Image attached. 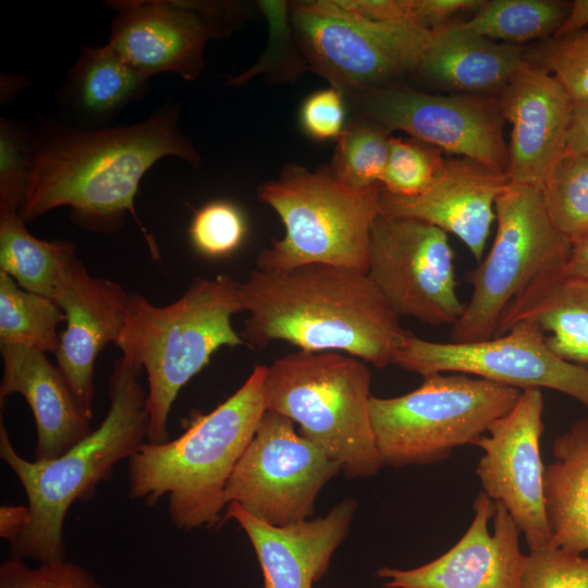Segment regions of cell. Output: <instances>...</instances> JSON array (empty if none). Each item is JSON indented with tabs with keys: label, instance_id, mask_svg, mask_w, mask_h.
<instances>
[{
	"label": "cell",
	"instance_id": "4dcf8cb0",
	"mask_svg": "<svg viewBox=\"0 0 588 588\" xmlns=\"http://www.w3.org/2000/svg\"><path fill=\"white\" fill-rule=\"evenodd\" d=\"M389 134L351 120L336 139L331 164L334 175L355 188L380 185L389 156Z\"/></svg>",
	"mask_w": 588,
	"mask_h": 588
},
{
	"label": "cell",
	"instance_id": "30bf717a",
	"mask_svg": "<svg viewBox=\"0 0 588 588\" xmlns=\"http://www.w3.org/2000/svg\"><path fill=\"white\" fill-rule=\"evenodd\" d=\"M341 465L303 438L285 416L266 411L225 487V501L254 517L286 526L307 519Z\"/></svg>",
	"mask_w": 588,
	"mask_h": 588
},
{
	"label": "cell",
	"instance_id": "836d02e7",
	"mask_svg": "<svg viewBox=\"0 0 588 588\" xmlns=\"http://www.w3.org/2000/svg\"><path fill=\"white\" fill-rule=\"evenodd\" d=\"M188 234L200 254L211 258L224 257L241 246L246 234V221L235 205L216 200L195 211Z\"/></svg>",
	"mask_w": 588,
	"mask_h": 588
},
{
	"label": "cell",
	"instance_id": "44dd1931",
	"mask_svg": "<svg viewBox=\"0 0 588 588\" xmlns=\"http://www.w3.org/2000/svg\"><path fill=\"white\" fill-rule=\"evenodd\" d=\"M356 509V500L346 498L323 517L273 526L229 503L223 520L234 519L248 537L264 588H313L348 534Z\"/></svg>",
	"mask_w": 588,
	"mask_h": 588
},
{
	"label": "cell",
	"instance_id": "b9f144b4",
	"mask_svg": "<svg viewBox=\"0 0 588 588\" xmlns=\"http://www.w3.org/2000/svg\"><path fill=\"white\" fill-rule=\"evenodd\" d=\"M588 27V0H576L554 33V38L566 37Z\"/></svg>",
	"mask_w": 588,
	"mask_h": 588
},
{
	"label": "cell",
	"instance_id": "f35d334b",
	"mask_svg": "<svg viewBox=\"0 0 588 588\" xmlns=\"http://www.w3.org/2000/svg\"><path fill=\"white\" fill-rule=\"evenodd\" d=\"M345 96L330 86L308 96L301 108V125L318 140L338 139L346 127Z\"/></svg>",
	"mask_w": 588,
	"mask_h": 588
},
{
	"label": "cell",
	"instance_id": "9c48e42d",
	"mask_svg": "<svg viewBox=\"0 0 588 588\" xmlns=\"http://www.w3.org/2000/svg\"><path fill=\"white\" fill-rule=\"evenodd\" d=\"M495 220L488 255L467 274L473 293L452 324L453 343L493 338L505 309L539 280L562 272L572 254L538 187L510 182L497 199Z\"/></svg>",
	"mask_w": 588,
	"mask_h": 588
},
{
	"label": "cell",
	"instance_id": "ab89813d",
	"mask_svg": "<svg viewBox=\"0 0 588 588\" xmlns=\"http://www.w3.org/2000/svg\"><path fill=\"white\" fill-rule=\"evenodd\" d=\"M32 514L28 505L2 504L0 506V537L9 546L19 540L28 527Z\"/></svg>",
	"mask_w": 588,
	"mask_h": 588
},
{
	"label": "cell",
	"instance_id": "484cf974",
	"mask_svg": "<svg viewBox=\"0 0 588 588\" xmlns=\"http://www.w3.org/2000/svg\"><path fill=\"white\" fill-rule=\"evenodd\" d=\"M147 90L148 79L108 45L84 47L65 85L71 105L93 118L115 113Z\"/></svg>",
	"mask_w": 588,
	"mask_h": 588
},
{
	"label": "cell",
	"instance_id": "52a82bcc",
	"mask_svg": "<svg viewBox=\"0 0 588 588\" xmlns=\"http://www.w3.org/2000/svg\"><path fill=\"white\" fill-rule=\"evenodd\" d=\"M257 191L282 220L285 234L260 252L256 269L323 264L367 273L370 231L381 212L380 185L355 188L329 166L310 171L289 163Z\"/></svg>",
	"mask_w": 588,
	"mask_h": 588
},
{
	"label": "cell",
	"instance_id": "e0dca14e",
	"mask_svg": "<svg viewBox=\"0 0 588 588\" xmlns=\"http://www.w3.org/2000/svg\"><path fill=\"white\" fill-rule=\"evenodd\" d=\"M464 536L444 554L415 568L381 567L385 588H522L520 530L505 507L481 491Z\"/></svg>",
	"mask_w": 588,
	"mask_h": 588
},
{
	"label": "cell",
	"instance_id": "7a4b0ae2",
	"mask_svg": "<svg viewBox=\"0 0 588 588\" xmlns=\"http://www.w3.org/2000/svg\"><path fill=\"white\" fill-rule=\"evenodd\" d=\"M248 313L241 338L260 348L285 341L301 351H336L378 368L392 365L405 333L366 273L309 264L252 270L240 282Z\"/></svg>",
	"mask_w": 588,
	"mask_h": 588
},
{
	"label": "cell",
	"instance_id": "d4e9b609",
	"mask_svg": "<svg viewBox=\"0 0 588 588\" xmlns=\"http://www.w3.org/2000/svg\"><path fill=\"white\" fill-rule=\"evenodd\" d=\"M553 457L543 474L549 544L583 554L588 551V417L555 439Z\"/></svg>",
	"mask_w": 588,
	"mask_h": 588
},
{
	"label": "cell",
	"instance_id": "74e56055",
	"mask_svg": "<svg viewBox=\"0 0 588 588\" xmlns=\"http://www.w3.org/2000/svg\"><path fill=\"white\" fill-rule=\"evenodd\" d=\"M32 143L12 121L0 120V206L20 211L32 162Z\"/></svg>",
	"mask_w": 588,
	"mask_h": 588
},
{
	"label": "cell",
	"instance_id": "ba28073f",
	"mask_svg": "<svg viewBox=\"0 0 588 588\" xmlns=\"http://www.w3.org/2000/svg\"><path fill=\"white\" fill-rule=\"evenodd\" d=\"M522 390L464 373H432L412 392L370 397L378 452L393 467L442 462L476 444L516 403Z\"/></svg>",
	"mask_w": 588,
	"mask_h": 588
},
{
	"label": "cell",
	"instance_id": "ac0fdd59",
	"mask_svg": "<svg viewBox=\"0 0 588 588\" xmlns=\"http://www.w3.org/2000/svg\"><path fill=\"white\" fill-rule=\"evenodd\" d=\"M130 293L108 279L91 275L74 258L62 273L53 302L65 327L54 353L57 365L86 415L93 419L95 364L102 348L117 343L125 324Z\"/></svg>",
	"mask_w": 588,
	"mask_h": 588
},
{
	"label": "cell",
	"instance_id": "d6986e66",
	"mask_svg": "<svg viewBox=\"0 0 588 588\" xmlns=\"http://www.w3.org/2000/svg\"><path fill=\"white\" fill-rule=\"evenodd\" d=\"M574 101L543 68L522 66L501 91V113L511 123L510 182L541 188L565 152Z\"/></svg>",
	"mask_w": 588,
	"mask_h": 588
},
{
	"label": "cell",
	"instance_id": "8fae6325",
	"mask_svg": "<svg viewBox=\"0 0 588 588\" xmlns=\"http://www.w3.org/2000/svg\"><path fill=\"white\" fill-rule=\"evenodd\" d=\"M366 274L399 317L454 324L465 309L448 233L427 222L380 212L370 231Z\"/></svg>",
	"mask_w": 588,
	"mask_h": 588
},
{
	"label": "cell",
	"instance_id": "3957f363",
	"mask_svg": "<svg viewBox=\"0 0 588 588\" xmlns=\"http://www.w3.org/2000/svg\"><path fill=\"white\" fill-rule=\"evenodd\" d=\"M143 367L122 355L109 379V408L101 424L60 456L28 461L12 444L0 421V457L20 480L32 519L10 558L38 563L66 560L64 522L72 504L95 495L97 486L110 480L114 467L133 456L149 430L147 391L140 383Z\"/></svg>",
	"mask_w": 588,
	"mask_h": 588
},
{
	"label": "cell",
	"instance_id": "5bb4252c",
	"mask_svg": "<svg viewBox=\"0 0 588 588\" xmlns=\"http://www.w3.org/2000/svg\"><path fill=\"white\" fill-rule=\"evenodd\" d=\"M108 46L143 77L172 72L195 81L206 42L232 29L233 4L186 0H114Z\"/></svg>",
	"mask_w": 588,
	"mask_h": 588
},
{
	"label": "cell",
	"instance_id": "f1b7e54d",
	"mask_svg": "<svg viewBox=\"0 0 588 588\" xmlns=\"http://www.w3.org/2000/svg\"><path fill=\"white\" fill-rule=\"evenodd\" d=\"M568 10L551 0H493L464 25L476 34L517 45L555 33Z\"/></svg>",
	"mask_w": 588,
	"mask_h": 588
},
{
	"label": "cell",
	"instance_id": "603a6c76",
	"mask_svg": "<svg viewBox=\"0 0 588 588\" xmlns=\"http://www.w3.org/2000/svg\"><path fill=\"white\" fill-rule=\"evenodd\" d=\"M518 321L535 323L560 358L588 365V278L560 272L539 280L505 309L494 336Z\"/></svg>",
	"mask_w": 588,
	"mask_h": 588
},
{
	"label": "cell",
	"instance_id": "4316f807",
	"mask_svg": "<svg viewBox=\"0 0 588 588\" xmlns=\"http://www.w3.org/2000/svg\"><path fill=\"white\" fill-rule=\"evenodd\" d=\"M19 209L0 206V270L33 293L53 301L57 284L75 256L68 241L34 236Z\"/></svg>",
	"mask_w": 588,
	"mask_h": 588
},
{
	"label": "cell",
	"instance_id": "9a60e30c",
	"mask_svg": "<svg viewBox=\"0 0 588 588\" xmlns=\"http://www.w3.org/2000/svg\"><path fill=\"white\" fill-rule=\"evenodd\" d=\"M290 21L309 71L345 97L391 84L406 73L397 34L340 10L332 0L293 1Z\"/></svg>",
	"mask_w": 588,
	"mask_h": 588
},
{
	"label": "cell",
	"instance_id": "4fadbf2b",
	"mask_svg": "<svg viewBox=\"0 0 588 588\" xmlns=\"http://www.w3.org/2000/svg\"><path fill=\"white\" fill-rule=\"evenodd\" d=\"M353 118L389 134L402 131L440 150L505 171L503 115L473 96H440L388 84L345 97Z\"/></svg>",
	"mask_w": 588,
	"mask_h": 588
},
{
	"label": "cell",
	"instance_id": "ffe728a7",
	"mask_svg": "<svg viewBox=\"0 0 588 588\" xmlns=\"http://www.w3.org/2000/svg\"><path fill=\"white\" fill-rule=\"evenodd\" d=\"M509 183L505 171L475 160H444L430 186L416 197H396L381 189L380 209L454 234L480 260L495 220L497 199Z\"/></svg>",
	"mask_w": 588,
	"mask_h": 588
},
{
	"label": "cell",
	"instance_id": "6da1fadb",
	"mask_svg": "<svg viewBox=\"0 0 588 588\" xmlns=\"http://www.w3.org/2000/svg\"><path fill=\"white\" fill-rule=\"evenodd\" d=\"M179 106L121 127L56 128L33 138L32 162L20 216L27 222L68 206L74 223L117 232L130 215L154 258L156 241L138 219L134 199L144 174L161 158L177 157L199 167L200 155L179 128Z\"/></svg>",
	"mask_w": 588,
	"mask_h": 588
},
{
	"label": "cell",
	"instance_id": "7c38bea8",
	"mask_svg": "<svg viewBox=\"0 0 588 588\" xmlns=\"http://www.w3.org/2000/svg\"><path fill=\"white\" fill-rule=\"evenodd\" d=\"M393 364L422 377L455 372L519 390L547 388L588 409V369L556 356L530 321H518L502 335L470 343L431 342L405 330Z\"/></svg>",
	"mask_w": 588,
	"mask_h": 588
},
{
	"label": "cell",
	"instance_id": "7402d4cb",
	"mask_svg": "<svg viewBox=\"0 0 588 588\" xmlns=\"http://www.w3.org/2000/svg\"><path fill=\"white\" fill-rule=\"evenodd\" d=\"M0 399L20 394L27 402L36 424V460H53L93 431L91 419L47 353L13 345H0Z\"/></svg>",
	"mask_w": 588,
	"mask_h": 588
},
{
	"label": "cell",
	"instance_id": "7bdbcfd3",
	"mask_svg": "<svg viewBox=\"0 0 588 588\" xmlns=\"http://www.w3.org/2000/svg\"><path fill=\"white\" fill-rule=\"evenodd\" d=\"M562 272L569 277L588 278V240L573 247Z\"/></svg>",
	"mask_w": 588,
	"mask_h": 588
},
{
	"label": "cell",
	"instance_id": "1f68e13d",
	"mask_svg": "<svg viewBox=\"0 0 588 588\" xmlns=\"http://www.w3.org/2000/svg\"><path fill=\"white\" fill-rule=\"evenodd\" d=\"M286 1H258L269 25V41L264 54L246 72L230 78V86H243L266 73L277 82L294 81L309 70L293 33Z\"/></svg>",
	"mask_w": 588,
	"mask_h": 588
},
{
	"label": "cell",
	"instance_id": "5b68a950",
	"mask_svg": "<svg viewBox=\"0 0 588 588\" xmlns=\"http://www.w3.org/2000/svg\"><path fill=\"white\" fill-rule=\"evenodd\" d=\"M240 311H244L240 282L229 274L194 279L167 306L130 293L125 324L115 345L147 375V441L169 440V417L179 392L215 352L245 344L232 326V317Z\"/></svg>",
	"mask_w": 588,
	"mask_h": 588
},
{
	"label": "cell",
	"instance_id": "8d00e7d4",
	"mask_svg": "<svg viewBox=\"0 0 588 588\" xmlns=\"http://www.w3.org/2000/svg\"><path fill=\"white\" fill-rule=\"evenodd\" d=\"M0 588H108L82 565L68 561L28 566L24 560L9 558L0 564Z\"/></svg>",
	"mask_w": 588,
	"mask_h": 588
},
{
	"label": "cell",
	"instance_id": "d6a6232c",
	"mask_svg": "<svg viewBox=\"0 0 588 588\" xmlns=\"http://www.w3.org/2000/svg\"><path fill=\"white\" fill-rule=\"evenodd\" d=\"M441 150L417 140L390 136L389 156L380 181L392 196L413 198L424 193L444 162Z\"/></svg>",
	"mask_w": 588,
	"mask_h": 588
},
{
	"label": "cell",
	"instance_id": "277c9868",
	"mask_svg": "<svg viewBox=\"0 0 588 588\" xmlns=\"http://www.w3.org/2000/svg\"><path fill=\"white\" fill-rule=\"evenodd\" d=\"M267 370L256 365L231 396L195 416L177 438L144 442L127 460L130 498L149 506L167 498L169 517L182 530L217 525L228 505L226 483L266 412Z\"/></svg>",
	"mask_w": 588,
	"mask_h": 588
},
{
	"label": "cell",
	"instance_id": "60d3db41",
	"mask_svg": "<svg viewBox=\"0 0 588 588\" xmlns=\"http://www.w3.org/2000/svg\"><path fill=\"white\" fill-rule=\"evenodd\" d=\"M565 151L588 154V102H574Z\"/></svg>",
	"mask_w": 588,
	"mask_h": 588
},
{
	"label": "cell",
	"instance_id": "2e32d148",
	"mask_svg": "<svg viewBox=\"0 0 588 588\" xmlns=\"http://www.w3.org/2000/svg\"><path fill=\"white\" fill-rule=\"evenodd\" d=\"M542 414L541 390H522L514 406L475 444L483 451L476 467L482 491L505 507L529 550L546 547L551 541L540 452L544 429Z\"/></svg>",
	"mask_w": 588,
	"mask_h": 588
},
{
	"label": "cell",
	"instance_id": "e575fe53",
	"mask_svg": "<svg viewBox=\"0 0 588 588\" xmlns=\"http://www.w3.org/2000/svg\"><path fill=\"white\" fill-rule=\"evenodd\" d=\"M534 60L562 84L574 102H588V27L551 39Z\"/></svg>",
	"mask_w": 588,
	"mask_h": 588
},
{
	"label": "cell",
	"instance_id": "f546056e",
	"mask_svg": "<svg viewBox=\"0 0 588 588\" xmlns=\"http://www.w3.org/2000/svg\"><path fill=\"white\" fill-rule=\"evenodd\" d=\"M540 191L552 223L573 247L588 240V154L565 151Z\"/></svg>",
	"mask_w": 588,
	"mask_h": 588
},
{
	"label": "cell",
	"instance_id": "cb8c5ba5",
	"mask_svg": "<svg viewBox=\"0 0 588 588\" xmlns=\"http://www.w3.org/2000/svg\"><path fill=\"white\" fill-rule=\"evenodd\" d=\"M528 60L517 45L497 42L462 23L436 30L417 71L449 87L469 93L502 91Z\"/></svg>",
	"mask_w": 588,
	"mask_h": 588
},
{
	"label": "cell",
	"instance_id": "8992f818",
	"mask_svg": "<svg viewBox=\"0 0 588 588\" xmlns=\"http://www.w3.org/2000/svg\"><path fill=\"white\" fill-rule=\"evenodd\" d=\"M370 382L369 368L355 356L299 350L268 367L266 411L296 422L346 478H369L384 466L370 420Z\"/></svg>",
	"mask_w": 588,
	"mask_h": 588
},
{
	"label": "cell",
	"instance_id": "83f0119b",
	"mask_svg": "<svg viewBox=\"0 0 588 588\" xmlns=\"http://www.w3.org/2000/svg\"><path fill=\"white\" fill-rule=\"evenodd\" d=\"M62 322L63 311L52 299L21 287L0 270V345L54 354Z\"/></svg>",
	"mask_w": 588,
	"mask_h": 588
},
{
	"label": "cell",
	"instance_id": "d590c367",
	"mask_svg": "<svg viewBox=\"0 0 588 588\" xmlns=\"http://www.w3.org/2000/svg\"><path fill=\"white\" fill-rule=\"evenodd\" d=\"M522 588H588V556L552 544L529 550Z\"/></svg>",
	"mask_w": 588,
	"mask_h": 588
}]
</instances>
